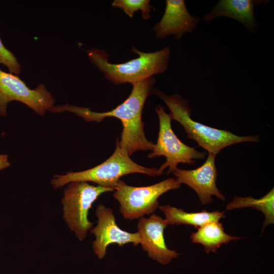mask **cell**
Returning <instances> with one entry per match:
<instances>
[{
	"mask_svg": "<svg viewBox=\"0 0 274 274\" xmlns=\"http://www.w3.org/2000/svg\"><path fill=\"white\" fill-rule=\"evenodd\" d=\"M268 2L267 0H220L202 19L208 22L218 17H227L241 23L250 31L254 32L257 23L254 8L260 5H266Z\"/></svg>",
	"mask_w": 274,
	"mask_h": 274,
	"instance_id": "13",
	"label": "cell"
},
{
	"mask_svg": "<svg viewBox=\"0 0 274 274\" xmlns=\"http://www.w3.org/2000/svg\"><path fill=\"white\" fill-rule=\"evenodd\" d=\"M167 225L165 219L155 214L149 218H140L138 223L142 249L149 258L163 265L180 255L176 251L169 249L165 244L163 233Z\"/></svg>",
	"mask_w": 274,
	"mask_h": 274,
	"instance_id": "11",
	"label": "cell"
},
{
	"mask_svg": "<svg viewBox=\"0 0 274 274\" xmlns=\"http://www.w3.org/2000/svg\"><path fill=\"white\" fill-rule=\"evenodd\" d=\"M197 229L196 232L190 235L191 242L201 244L207 253H215L222 245L241 238L226 233L222 224L219 221L208 223Z\"/></svg>",
	"mask_w": 274,
	"mask_h": 274,
	"instance_id": "15",
	"label": "cell"
},
{
	"mask_svg": "<svg viewBox=\"0 0 274 274\" xmlns=\"http://www.w3.org/2000/svg\"><path fill=\"white\" fill-rule=\"evenodd\" d=\"M159 121V130L157 143L152 152L148 154L149 158L164 156L165 162L158 168L162 175L167 167V175L178 168L179 163L194 164L195 159L204 158V152H199L194 147H189L181 142L173 131L171 126V119L163 107L158 105L156 108Z\"/></svg>",
	"mask_w": 274,
	"mask_h": 274,
	"instance_id": "7",
	"label": "cell"
},
{
	"mask_svg": "<svg viewBox=\"0 0 274 274\" xmlns=\"http://www.w3.org/2000/svg\"><path fill=\"white\" fill-rule=\"evenodd\" d=\"M95 215L98 219L97 224L90 232L95 237L92 248L98 259H102L105 256L107 248L111 244L122 246L131 243L136 246L140 244L138 232H127L117 225L112 209L99 204L96 207Z\"/></svg>",
	"mask_w": 274,
	"mask_h": 274,
	"instance_id": "9",
	"label": "cell"
},
{
	"mask_svg": "<svg viewBox=\"0 0 274 274\" xmlns=\"http://www.w3.org/2000/svg\"><path fill=\"white\" fill-rule=\"evenodd\" d=\"M149 0H114L112 3L113 7L119 8L130 18L135 12L142 11L143 18L147 20L151 17V9H154Z\"/></svg>",
	"mask_w": 274,
	"mask_h": 274,
	"instance_id": "17",
	"label": "cell"
},
{
	"mask_svg": "<svg viewBox=\"0 0 274 274\" xmlns=\"http://www.w3.org/2000/svg\"><path fill=\"white\" fill-rule=\"evenodd\" d=\"M153 93L166 105L171 120L182 125L187 138L196 141L208 153L217 155L223 148L233 144L260 142L258 135L238 136L228 130L210 127L192 120L187 100L179 94L169 95L158 89L154 90Z\"/></svg>",
	"mask_w": 274,
	"mask_h": 274,
	"instance_id": "3",
	"label": "cell"
},
{
	"mask_svg": "<svg viewBox=\"0 0 274 274\" xmlns=\"http://www.w3.org/2000/svg\"><path fill=\"white\" fill-rule=\"evenodd\" d=\"M216 155L208 153L204 163L196 169L185 170L178 168L172 173L177 182L187 185L196 192L203 205L213 201L212 195L223 201L226 199L216 186L218 173L215 165Z\"/></svg>",
	"mask_w": 274,
	"mask_h": 274,
	"instance_id": "10",
	"label": "cell"
},
{
	"mask_svg": "<svg viewBox=\"0 0 274 274\" xmlns=\"http://www.w3.org/2000/svg\"><path fill=\"white\" fill-rule=\"evenodd\" d=\"M116 142L113 154L104 162L87 170L55 175L51 180L52 186L58 188L73 182H92L115 190L120 178L126 175L141 173L152 177L161 175L158 168H148L136 163L127 152L120 148L118 138Z\"/></svg>",
	"mask_w": 274,
	"mask_h": 274,
	"instance_id": "4",
	"label": "cell"
},
{
	"mask_svg": "<svg viewBox=\"0 0 274 274\" xmlns=\"http://www.w3.org/2000/svg\"><path fill=\"white\" fill-rule=\"evenodd\" d=\"M16 100L42 116L54 107L55 99L43 83L29 88L18 76L0 69V115H7L8 104Z\"/></svg>",
	"mask_w": 274,
	"mask_h": 274,
	"instance_id": "8",
	"label": "cell"
},
{
	"mask_svg": "<svg viewBox=\"0 0 274 274\" xmlns=\"http://www.w3.org/2000/svg\"><path fill=\"white\" fill-rule=\"evenodd\" d=\"M199 21V17L189 13L184 0H166L164 14L153 30L157 39L173 35L179 40L185 33H191L196 29Z\"/></svg>",
	"mask_w": 274,
	"mask_h": 274,
	"instance_id": "12",
	"label": "cell"
},
{
	"mask_svg": "<svg viewBox=\"0 0 274 274\" xmlns=\"http://www.w3.org/2000/svg\"><path fill=\"white\" fill-rule=\"evenodd\" d=\"M131 51L139 57L117 64L109 62V55L105 50L92 48L86 52L92 63L116 85L133 84L166 71L171 53L169 46L150 53L141 52L133 46Z\"/></svg>",
	"mask_w": 274,
	"mask_h": 274,
	"instance_id": "2",
	"label": "cell"
},
{
	"mask_svg": "<svg viewBox=\"0 0 274 274\" xmlns=\"http://www.w3.org/2000/svg\"><path fill=\"white\" fill-rule=\"evenodd\" d=\"M158 208L164 214L168 225H191L198 228L208 223L218 222L221 218L226 217L225 212L218 211L202 210L199 212L188 213L182 209L169 205L159 206Z\"/></svg>",
	"mask_w": 274,
	"mask_h": 274,
	"instance_id": "14",
	"label": "cell"
},
{
	"mask_svg": "<svg viewBox=\"0 0 274 274\" xmlns=\"http://www.w3.org/2000/svg\"><path fill=\"white\" fill-rule=\"evenodd\" d=\"M180 187L181 184L174 178L145 187L129 186L120 179L113 197L119 202V211L125 219H140L145 215L153 214L159 208V196Z\"/></svg>",
	"mask_w": 274,
	"mask_h": 274,
	"instance_id": "5",
	"label": "cell"
},
{
	"mask_svg": "<svg viewBox=\"0 0 274 274\" xmlns=\"http://www.w3.org/2000/svg\"><path fill=\"white\" fill-rule=\"evenodd\" d=\"M155 79L153 77L132 84L128 98L113 110L105 112H94L87 108L69 105L58 106L52 109L54 113L68 111L83 118L85 121L100 122L106 117L119 119L123 129L119 144L130 156L139 150L152 151L155 144L146 138L142 120V113L147 97L153 93Z\"/></svg>",
	"mask_w": 274,
	"mask_h": 274,
	"instance_id": "1",
	"label": "cell"
},
{
	"mask_svg": "<svg viewBox=\"0 0 274 274\" xmlns=\"http://www.w3.org/2000/svg\"><path fill=\"white\" fill-rule=\"evenodd\" d=\"M0 63L6 66L10 73L19 75L21 72V65L15 55L4 45L0 38Z\"/></svg>",
	"mask_w": 274,
	"mask_h": 274,
	"instance_id": "18",
	"label": "cell"
},
{
	"mask_svg": "<svg viewBox=\"0 0 274 274\" xmlns=\"http://www.w3.org/2000/svg\"><path fill=\"white\" fill-rule=\"evenodd\" d=\"M273 204L274 190L272 188L265 196L259 199H255L251 196L246 197H234L233 200L226 206V210L252 207L261 211L265 216L262 232L267 225L274 223Z\"/></svg>",
	"mask_w": 274,
	"mask_h": 274,
	"instance_id": "16",
	"label": "cell"
},
{
	"mask_svg": "<svg viewBox=\"0 0 274 274\" xmlns=\"http://www.w3.org/2000/svg\"><path fill=\"white\" fill-rule=\"evenodd\" d=\"M115 189L93 186L86 182H73L64 189L61 200L63 218L78 239L83 241L92 226L88 216L93 203L102 193Z\"/></svg>",
	"mask_w": 274,
	"mask_h": 274,
	"instance_id": "6",
	"label": "cell"
},
{
	"mask_svg": "<svg viewBox=\"0 0 274 274\" xmlns=\"http://www.w3.org/2000/svg\"><path fill=\"white\" fill-rule=\"evenodd\" d=\"M10 165L8 156L6 154H0V170L6 168Z\"/></svg>",
	"mask_w": 274,
	"mask_h": 274,
	"instance_id": "19",
	"label": "cell"
}]
</instances>
